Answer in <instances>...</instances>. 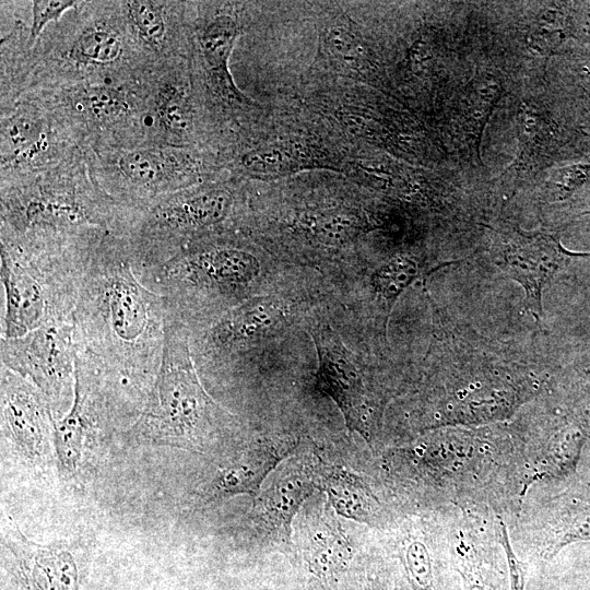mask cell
<instances>
[{
  "instance_id": "cell-1",
  "label": "cell",
  "mask_w": 590,
  "mask_h": 590,
  "mask_svg": "<svg viewBox=\"0 0 590 590\" xmlns=\"http://www.w3.org/2000/svg\"><path fill=\"white\" fill-rule=\"evenodd\" d=\"M165 318V298L137 275L128 238L106 236L72 314L76 352L144 405L162 362Z\"/></svg>"
},
{
  "instance_id": "cell-2",
  "label": "cell",
  "mask_w": 590,
  "mask_h": 590,
  "mask_svg": "<svg viewBox=\"0 0 590 590\" xmlns=\"http://www.w3.org/2000/svg\"><path fill=\"white\" fill-rule=\"evenodd\" d=\"M138 217L99 186L82 149L45 172L1 180V237L94 249L110 234L127 237Z\"/></svg>"
},
{
  "instance_id": "cell-3",
  "label": "cell",
  "mask_w": 590,
  "mask_h": 590,
  "mask_svg": "<svg viewBox=\"0 0 590 590\" xmlns=\"http://www.w3.org/2000/svg\"><path fill=\"white\" fill-rule=\"evenodd\" d=\"M233 416L203 389L189 331L166 312L165 342L155 384L127 430L128 438L197 453H213L233 434Z\"/></svg>"
},
{
  "instance_id": "cell-4",
  "label": "cell",
  "mask_w": 590,
  "mask_h": 590,
  "mask_svg": "<svg viewBox=\"0 0 590 590\" xmlns=\"http://www.w3.org/2000/svg\"><path fill=\"white\" fill-rule=\"evenodd\" d=\"M34 66L26 90L71 83L127 84L152 68L128 27L121 1L83 2Z\"/></svg>"
},
{
  "instance_id": "cell-5",
  "label": "cell",
  "mask_w": 590,
  "mask_h": 590,
  "mask_svg": "<svg viewBox=\"0 0 590 590\" xmlns=\"http://www.w3.org/2000/svg\"><path fill=\"white\" fill-rule=\"evenodd\" d=\"M94 251L44 248L1 238V338L72 322Z\"/></svg>"
},
{
  "instance_id": "cell-6",
  "label": "cell",
  "mask_w": 590,
  "mask_h": 590,
  "mask_svg": "<svg viewBox=\"0 0 590 590\" xmlns=\"http://www.w3.org/2000/svg\"><path fill=\"white\" fill-rule=\"evenodd\" d=\"M40 99L87 152L146 141L142 79L134 83H71L26 90Z\"/></svg>"
},
{
  "instance_id": "cell-7",
  "label": "cell",
  "mask_w": 590,
  "mask_h": 590,
  "mask_svg": "<svg viewBox=\"0 0 590 590\" xmlns=\"http://www.w3.org/2000/svg\"><path fill=\"white\" fill-rule=\"evenodd\" d=\"M87 154L99 186L117 203L139 213L199 185L203 174L201 160L186 146L142 143Z\"/></svg>"
},
{
  "instance_id": "cell-8",
  "label": "cell",
  "mask_w": 590,
  "mask_h": 590,
  "mask_svg": "<svg viewBox=\"0 0 590 590\" xmlns=\"http://www.w3.org/2000/svg\"><path fill=\"white\" fill-rule=\"evenodd\" d=\"M235 194L227 186L196 185L144 210L128 241L135 273L153 269L231 216Z\"/></svg>"
},
{
  "instance_id": "cell-9",
  "label": "cell",
  "mask_w": 590,
  "mask_h": 590,
  "mask_svg": "<svg viewBox=\"0 0 590 590\" xmlns=\"http://www.w3.org/2000/svg\"><path fill=\"white\" fill-rule=\"evenodd\" d=\"M81 149L71 132L31 93L24 92L1 110V180L45 172Z\"/></svg>"
},
{
  "instance_id": "cell-10",
  "label": "cell",
  "mask_w": 590,
  "mask_h": 590,
  "mask_svg": "<svg viewBox=\"0 0 590 590\" xmlns=\"http://www.w3.org/2000/svg\"><path fill=\"white\" fill-rule=\"evenodd\" d=\"M1 365L31 381L45 398L54 420L69 406L74 384L76 343L73 323L37 328L0 340Z\"/></svg>"
},
{
  "instance_id": "cell-11",
  "label": "cell",
  "mask_w": 590,
  "mask_h": 590,
  "mask_svg": "<svg viewBox=\"0 0 590 590\" xmlns=\"http://www.w3.org/2000/svg\"><path fill=\"white\" fill-rule=\"evenodd\" d=\"M318 353L316 385L344 415L347 427L367 441L379 427L385 399L357 357L328 326L311 331Z\"/></svg>"
},
{
  "instance_id": "cell-12",
  "label": "cell",
  "mask_w": 590,
  "mask_h": 590,
  "mask_svg": "<svg viewBox=\"0 0 590 590\" xmlns=\"http://www.w3.org/2000/svg\"><path fill=\"white\" fill-rule=\"evenodd\" d=\"M188 66L185 59L164 62L143 76L145 143L191 148L194 142L197 109Z\"/></svg>"
},
{
  "instance_id": "cell-13",
  "label": "cell",
  "mask_w": 590,
  "mask_h": 590,
  "mask_svg": "<svg viewBox=\"0 0 590 590\" xmlns=\"http://www.w3.org/2000/svg\"><path fill=\"white\" fill-rule=\"evenodd\" d=\"M52 418L38 389L1 365V433L31 465H43L50 459Z\"/></svg>"
},
{
  "instance_id": "cell-14",
  "label": "cell",
  "mask_w": 590,
  "mask_h": 590,
  "mask_svg": "<svg viewBox=\"0 0 590 590\" xmlns=\"http://www.w3.org/2000/svg\"><path fill=\"white\" fill-rule=\"evenodd\" d=\"M2 546L9 555L12 590H79V568L66 546L27 539L10 517L3 524Z\"/></svg>"
},
{
  "instance_id": "cell-15",
  "label": "cell",
  "mask_w": 590,
  "mask_h": 590,
  "mask_svg": "<svg viewBox=\"0 0 590 590\" xmlns=\"http://www.w3.org/2000/svg\"><path fill=\"white\" fill-rule=\"evenodd\" d=\"M493 259L507 276L524 288L530 309L540 319L542 291L564 260V251L556 240L544 234L516 233L496 246Z\"/></svg>"
},
{
  "instance_id": "cell-16",
  "label": "cell",
  "mask_w": 590,
  "mask_h": 590,
  "mask_svg": "<svg viewBox=\"0 0 590 590\" xmlns=\"http://www.w3.org/2000/svg\"><path fill=\"white\" fill-rule=\"evenodd\" d=\"M181 2L131 0L121 1L122 11L139 49L153 66L185 59L181 46L178 10Z\"/></svg>"
},
{
  "instance_id": "cell-17",
  "label": "cell",
  "mask_w": 590,
  "mask_h": 590,
  "mask_svg": "<svg viewBox=\"0 0 590 590\" xmlns=\"http://www.w3.org/2000/svg\"><path fill=\"white\" fill-rule=\"evenodd\" d=\"M240 34L237 19L225 12L210 16L197 34L198 55L212 87L225 101L243 103L244 95L229 73L228 61Z\"/></svg>"
},
{
  "instance_id": "cell-18",
  "label": "cell",
  "mask_w": 590,
  "mask_h": 590,
  "mask_svg": "<svg viewBox=\"0 0 590 590\" xmlns=\"http://www.w3.org/2000/svg\"><path fill=\"white\" fill-rule=\"evenodd\" d=\"M300 539L312 574L330 577L346 566L351 548L330 510L324 508L302 520Z\"/></svg>"
},
{
  "instance_id": "cell-19",
  "label": "cell",
  "mask_w": 590,
  "mask_h": 590,
  "mask_svg": "<svg viewBox=\"0 0 590 590\" xmlns=\"http://www.w3.org/2000/svg\"><path fill=\"white\" fill-rule=\"evenodd\" d=\"M312 474L303 463H288L257 498L253 508L259 518L288 535L292 516L315 485Z\"/></svg>"
},
{
  "instance_id": "cell-20",
  "label": "cell",
  "mask_w": 590,
  "mask_h": 590,
  "mask_svg": "<svg viewBox=\"0 0 590 590\" xmlns=\"http://www.w3.org/2000/svg\"><path fill=\"white\" fill-rule=\"evenodd\" d=\"M281 458L275 445L258 442L251 446L237 461L219 472L206 496L210 499L237 494L256 496L261 482Z\"/></svg>"
},
{
  "instance_id": "cell-21",
  "label": "cell",
  "mask_w": 590,
  "mask_h": 590,
  "mask_svg": "<svg viewBox=\"0 0 590 590\" xmlns=\"http://www.w3.org/2000/svg\"><path fill=\"white\" fill-rule=\"evenodd\" d=\"M315 153L300 144L282 142L250 149L240 155L238 166L248 176L267 178L284 176L312 166Z\"/></svg>"
},
{
  "instance_id": "cell-22",
  "label": "cell",
  "mask_w": 590,
  "mask_h": 590,
  "mask_svg": "<svg viewBox=\"0 0 590 590\" xmlns=\"http://www.w3.org/2000/svg\"><path fill=\"white\" fill-rule=\"evenodd\" d=\"M557 506L551 542L544 550L547 558L570 543L590 541V493L567 494Z\"/></svg>"
},
{
  "instance_id": "cell-23",
  "label": "cell",
  "mask_w": 590,
  "mask_h": 590,
  "mask_svg": "<svg viewBox=\"0 0 590 590\" xmlns=\"http://www.w3.org/2000/svg\"><path fill=\"white\" fill-rule=\"evenodd\" d=\"M321 484L340 512L354 519H367L374 496L358 479L333 469L322 472Z\"/></svg>"
},
{
  "instance_id": "cell-24",
  "label": "cell",
  "mask_w": 590,
  "mask_h": 590,
  "mask_svg": "<svg viewBox=\"0 0 590 590\" xmlns=\"http://www.w3.org/2000/svg\"><path fill=\"white\" fill-rule=\"evenodd\" d=\"M302 224L327 243L345 241L355 237L364 227L356 213L340 210L306 214L302 217Z\"/></svg>"
},
{
  "instance_id": "cell-25",
  "label": "cell",
  "mask_w": 590,
  "mask_h": 590,
  "mask_svg": "<svg viewBox=\"0 0 590 590\" xmlns=\"http://www.w3.org/2000/svg\"><path fill=\"white\" fill-rule=\"evenodd\" d=\"M326 43L332 57L345 68L359 71L367 63L365 45L350 22H333Z\"/></svg>"
},
{
  "instance_id": "cell-26",
  "label": "cell",
  "mask_w": 590,
  "mask_h": 590,
  "mask_svg": "<svg viewBox=\"0 0 590 590\" xmlns=\"http://www.w3.org/2000/svg\"><path fill=\"white\" fill-rule=\"evenodd\" d=\"M416 272L414 262L405 258H397L375 273L373 283L381 296L393 304L399 294L416 276Z\"/></svg>"
},
{
  "instance_id": "cell-27",
  "label": "cell",
  "mask_w": 590,
  "mask_h": 590,
  "mask_svg": "<svg viewBox=\"0 0 590 590\" xmlns=\"http://www.w3.org/2000/svg\"><path fill=\"white\" fill-rule=\"evenodd\" d=\"M82 1L73 0H34L32 5V21L28 27L27 48L33 50L44 28L50 22L59 23L69 10H76Z\"/></svg>"
},
{
  "instance_id": "cell-28",
  "label": "cell",
  "mask_w": 590,
  "mask_h": 590,
  "mask_svg": "<svg viewBox=\"0 0 590 590\" xmlns=\"http://www.w3.org/2000/svg\"><path fill=\"white\" fill-rule=\"evenodd\" d=\"M404 565L413 590H433L434 577L429 554L421 542L409 545Z\"/></svg>"
},
{
  "instance_id": "cell-29",
  "label": "cell",
  "mask_w": 590,
  "mask_h": 590,
  "mask_svg": "<svg viewBox=\"0 0 590 590\" xmlns=\"http://www.w3.org/2000/svg\"><path fill=\"white\" fill-rule=\"evenodd\" d=\"M500 539L508 564L510 590H524L526 587V567L522 562L519 560L509 541L507 527L504 522H500Z\"/></svg>"
},
{
  "instance_id": "cell-30",
  "label": "cell",
  "mask_w": 590,
  "mask_h": 590,
  "mask_svg": "<svg viewBox=\"0 0 590 590\" xmlns=\"http://www.w3.org/2000/svg\"><path fill=\"white\" fill-rule=\"evenodd\" d=\"M458 570L463 581V590H494L488 585V579L483 577L480 568L474 567L472 562L461 560Z\"/></svg>"
}]
</instances>
